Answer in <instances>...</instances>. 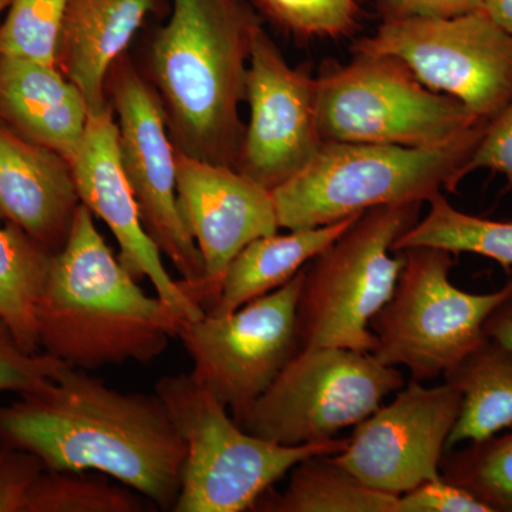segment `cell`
<instances>
[{"mask_svg":"<svg viewBox=\"0 0 512 512\" xmlns=\"http://www.w3.org/2000/svg\"><path fill=\"white\" fill-rule=\"evenodd\" d=\"M323 141L437 147L485 120L434 92L399 60L359 55L316 79Z\"/></svg>","mask_w":512,"mask_h":512,"instance_id":"8","label":"cell"},{"mask_svg":"<svg viewBox=\"0 0 512 512\" xmlns=\"http://www.w3.org/2000/svg\"><path fill=\"white\" fill-rule=\"evenodd\" d=\"M53 255L16 225L0 227V322L28 353L42 352L37 306Z\"/></svg>","mask_w":512,"mask_h":512,"instance_id":"23","label":"cell"},{"mask_svg":"<svg viewBox=\"0 0 512 512\" xmlns=\"http://www.w3.org/2000/svg\"><path fill=\"white\" fill-rule=\"evenodd\" d=\"M386 18H456L483 10L484 0H379Z\"/></svg>","mask_w":512,"mask_h":512,"instance_id":"33","label":"cell"},{"mask_svg":"<svg viewBox=\"0 0 512 512\" xmlns=\"http://www.w3.org/2000/svg\"><path fill=\"white\" fill-rule=\"evenodd\" d=\"M484 332L487 339L512 349V295L491 313Z\"/></svg>","mask_w":512,"mask_h":512,"instance_id":"34","label":"cell"},{"mask_svg":"<svg viewBox=\"0 0 512 512\" xmlns=\"http://www.w3.org/2000/svg\"><path fill=\"white\" fill-rule=\"evenodd\" d=\"M360 214L315 228L286 229L249 242L229 264L220 295L205 313L227 315L275 291L328 248Z\"/></svg>","mask_w":512,"mask_h":512,"instance_id":"20","label":"cell"},{"mask_svg":"<svg viewBox=\"0 0 512 512\" xmlns=\"http://www.w3.org/2000/svg\"><path fill=\"white\" fill-rule=\"evenodd\" d=\"M181 319L140 288L101 237L92 212L80 205L37 306L40 350L87 372L150 363L177 338Z\"/></svg>","mask_w":512,"mask_h":512,"instance_id":"3","label":"cell"},{"mask_svg":"<svg viewBox=\"0 0 512 512\" xmlns=\"http://www.w3.org/2000/svg\"><path fill=\"white\" fill-rule=\"evenodd\" d=\"M42 461L28 451L0 444V512H28Z\"/></svg>","mask_w":512,"mask_h":512,"instance_id":"30","label":"cell"},{"mask_svg":"<svg viewBox=\"0 0 512 512\" xmlns=\"http://www.w3.org/2000/svg\"><path fill=\"white\" fill-rule=\"evenodd\" d=\"M167 0H69L57 45L56 66L79 87L97 114L110 106L106 82L144 20Z\"/></svg>","mask_w":512,"mask_h":512,"instance_id":"19","label":"cell"},{"mask_svg":"<svg viewBox=\"0 0 512 512\" xmlns=\"http://www.w3.org/2000/svg\"><path fill=\"white\" fill-rule=\"evenodd\" d=\"M10 0H0V13L5 12L8 9Z\"/></svg>","mask_w":512,"mask_h":512,"instance_id":"36","label":"cell"},{"mask_svg":"<svg viewBox=\"0 0 512 512\" xmlns=\"http://www.w3.org/2000/svg\"><path fill=\"white\" fill-rule=\"evenodd\" d=\"M249 120L239 153V173L274 191L296 177L325 143L316 109V79L286 62L264 29L249 55Z\"/></svg>","mask_w":512,"mask_h":512,"instance_id":"14","label":"cell"},{"mask_svg":"<svg viewBox=\"0 0 512 512\" xmlns=\"http://www.w3.org/2000/svg\"><path fill=\"white\" fill-rule=\"evenodd\" d=\"M397 512H493L464 488L443 477L426 481L397 497Z\"/></svg>","mask_w":512,"mask_h":512,"instance_id":"31","label":"cell"},{"mask_svg":"<svg viewBox=\"0 0 512 512\" xmlns=\"http://www.w3.org/2000/svg\"><path fill=\"white\" fill-rule=\"evenodd\" d=\"M266 18L302 37L336 39L355 29L360 0H254Z\"/></svg>","mask_w":512,"mask_h":512,"instance_id":"28","label":"cell"},{"mask_svg":"<svg viewBox=\"0 0 512 512\" xmlns=\"http://www.w3.org/2000/svg\"><path fill=\"white\" fill-rule=\"evenodd\" d=\"M175 161L178 208L204 262V281L191 299L205 312L220 295L232 259L281 227L274 195L264 185L227 165L181 153Z\"/></svg>","mask_w":512,"mask_h":512,"instance_id":"15","label":"cell"},{"mask_svg":"<svg viewBox=\"0 0 512 512\" xmlns=\"http://www.w3.org/2000/svg\"><path fill=\"white\" fill-rule=\"evenodd\" d=\"M0 444L46 470L106 474L163 511L174 510L187 457L157 394L120 392L76 367L0 407Z\"/></svg>","mask_w":512,"mask_h":512,"instance_id":"1","label":"cell"},{"mask_svg":"<svg viewBox=\"0 0 512 512\" xmlns=\"http://www.w3.org/2000/svg\"><path fill=\"white\" fill-rule=\"evenodd\" d=\"M258 16L242 0H173L150 45L148 82L184 156L237 170Z\"/></svg>","mask_w":512,"mask_h":512,"instance_id":"2","label":"cell"},{"mask_svg":"<svg viewBox=\"0 0 512 512\" xmlns=\"http://www.w3.org/2000/svg\"><path fill=\"white\" fill-rule=\"evenodd\" d=\"M80 205L72 163L0 124V221L57 254Z\"/></svg>","mask_w":512,"mask_h":512,"instance_id":"17","label":"cell"},{"mask_svg":"<svg viewBox=\"0 0 512 512\" xmlns=\"http://www.w3.org/2000/svg\"><path fill=\"white\" fill-rule=\"evenodd\" d=\"M461 394L447 451L512 429V349L485 339L444 375Z\"/></svg>","mask_w":512,"mask_h":512,"instance_id":"21","label":"cell"},{"mask_svg":"<svg viewBox=\"0 0 512 512\" xmlns=\"http://www.w3.org/2000/svg\"><path fill=\"white\" fill-rule=\"evenodd\" d=\"M156 394L187 447L174 512H242L296 464L338 454L348 439L284 446L248 433L191 373L161 377Z\"/></svg>","mask_w":512,"mask_h":512,"instance_id":"5","label":"cell"},{"mask_svg":"<svg viewBox=\"0 0 512 512\" xmlns=\"http://www.w3.org/2000/svg\"><path fill=\"white\" fill-rule=\"evenodd\" d=\"M483 10L512 35V0H484Z\"/></svg>","mask_w":512,"mask_h":512,"instance_id":"35","label":"cell"},{"mask_svg":"<svg viewBox=\"0 0 512 512\" xmlns=\"http://www.w3.org/2000/svg\"><path fill=\"white\" fill-rule=\"evenodd\" d=\"M421 202L362 212L303 268L299 293L302 348L372 353L370 322L392 298L403 266L393 245L420 220Z\"/></svg>","mask_w":512,"mask_h":512,"instance_id":"6","label":"cell"},{"mask_svg":"<svg viewBox=\"0 0 512 512\" xmlns=\"http://www.w3.org/2000/svg\"><path fill=\"white\" fill-rule=\"evenodd\" d=\"M441 477L464 488L493 512H512V429L490 439L450 450Z\"/></svg>","mask_w":512,"mask_h":512,"instance_id":"26","label":"cell"},{"mask_svg":"<svg viewBox=\"0 0 512 512\" xmlns=\"http://www.w3.org/2000/svg\"><path fill=\"white\" fill-rule=\"evenodd\" d=\"M429 211L407 229L393 252L413 247L444 249L451 254H473L512 266V222L485 220L458 211L443 192L431 198Z\"/></svg>","mask_w":512,"mask_h":512,"instance_id":"24","label":"cell"},{"mask_svg":"<svg viewBox=\"0 0 512 512\" xmlns=\"http://www.w3.org/2000/svg\"><path fill=\"white\" fill-rule=\"evenodd\" d=\"M72 167L80 202L109 227L119 244L124 268L137 281L147 278L158 298L181 318H201L204 309L168 274L160 249L141 221L133 188L121 164L119 126L111 106L90 114Z\"/></svg>","mask_w":512,"mask_h":512,"instance_id":"16","label":"cell"},{"mask_svg":"<svg viewBox=\"0 0 512 512\" xmlns=\"http://www.w3.org/2000/svg\"><path fill=\"white\" fill-rule=\"evenodd\" d=\"M106 92L119 126L121 164L141 221L161 255L177 269L180 284L191 298L204 281V262L178 208L177 151L156 90L124 53L111 66Z\"/></svg>","mask_w":512,"mask_h":512,"instance_id":"12","label":"cell"},{"mask_svg":"<svg viewBox=\"0 0 512 512\" xmlns=\"http://www.w3.org/2000/svg\"><path fill=\"white\" fill-rule=\"evenodd\" d=\"M90 110L56 64L0 57V124L73 163Z\"/></svg>","mask_w":512,"mask_h":512,"instance_id":"18","label":"cell"},{"mask_svg":"<svg viewBox=\"0 0 512 512\" xmlns=\"http://www.w3.org/2000/svg\"><path fill=\"white\" fill-rule=\"evenodd\" d=\"M69 0H10L0 23V57L56 64Z\"/></svg>","mask_w":512,"mask_h":512,"instance_id":"27","label":"cell"},{"mask_svg":"<svg viewBox=\"0 0 512 512\" xmlns=\"http://www.w3.org/2000/svg\"><path fill=\"white\" fill-rule=\"evenodd\" d=\"M303 268L288 284L237 311L180 320L177 339L191 357V375L238 424L302 349L296 309Z\"/></svg>","mask_w":512,"mask_h":512,"instance_id":"11","label":"cell"},{"mask_svg":"<svg viewBox=\"0 0 512 512\" xmlns=\"http://www.w3.org/2000/svg\"><path fill=\"white\" fill-rule=\"evenodd\" d=\"M353 53L399 60L424 86L490 121L512 99V35L484 10L456 18H386Z\"/></svg>","mask_w":512,"mask_h":512,"instance_id":"10","label":"cell"},{"mask_svg":"<svg viewBox=\"0 0 512 512\" xmlns=\"http://www.w3.org/2000/svg\"><path fill=\"white\" fill-rule=\"evenodd\" d=\"M67 367L72 366L45 352H25L0 322V393L13 392L20 396L39 393Z\"/></svg>","mask_w":512,"mask_h":512,"instance_id":"29","label":"cell"},{"mask_svg":"<svg viewBox=\"0 0 512 512\" xmlns=\"http://www.w3.org/2000/svg\"><path fill=\"white\" fill-rule=\"evenodd\" d=\"M478 168L497 171L512 180V99L485 126L480 143L468 163V174Z\"/></svg>","mask_w":512,"mask_h":512,"instance_id":"32","label":"cell"},{"mask_svg":"<svg viewBox=\"0 0 512 512\" xmlns=\"http://www.w3.org/2000/svg\"><path fill=\"white\" fill-rule=\"evenodd\" d=\"M110 478V477H109ZM106 474L45 470L36 481L28 512H143L153 505ZM154 507V505H153Z\"/></svg>","mask_w":512,"mask_h":512,"instance_id":"25","label":"cell"},{"mask_svg":"<svg viewBox=\"0 0 512 512\" xmlns=\"http://www.w3.org/2000/svg\"><path fill=\"white\" fill-rule=\"evenodd\" d=\"M402 271L389 302L370 330L372 355L387 366H403L417 382L454 369L487 339L485 322L512 295V278L494 292L471 293L451 282V252L431 247L402 249Z\"/></svg>","mask_w":512,"mask_h":512,"instance_id":"7","label":"cell"},{"mask_svg":"<svg viewBox=\"0 0 512 512\" xmlns=\"http://www.w3.org/2000/svg\"><path fill=\"white\" fill-rule=\"evenodd\" d=\"M487 124L437 147L325 141L305 170L272 191L279 227H322L456 191Z\"/></svg>","mask_w":512,"mask_h":512,"instance_id":"4","label":"cell"},{"mask_svg":"<svg viewBox=\"0 0 512 512\" xmlns=\"http://www.w3.org/2000/svg\"><path fill=\"white\" fill-rule=\"evenodd\" d=\"M460 407L461 394L450 383L426 387L412 379L392 402L356 424L332 458L369 487L399 497L441 477Z\"/></svg>","mask_w":512,"mask_h":512,"instance_id":"13","label":"cell"},{"mask_svg":"<svg viewBox=\"0 0 512 512\" xmlns=\"http://www.w3.org/2000/svg\"><path fill=\"white\" fill-rule=\"evenodd\" d=\"M403 387V373L372 353L302 348L239 426L284 446L325 443L365 420Z\"/></svg>","mask_w":512,"mask_h":512,"instance_id":"9","label":"cell"},{"mask_svg":"<svg viewBox=\"0 0 512 512\" xmlns=\"http://www.w3.org/2000/svg\"><path fill=\"white\" fill-rule=\"evenodd\" d=\"M252 511L397 512V495L375 490L340 466L332 454H318L289 471L282 493L269 488Z\"/></svg>","mask_w":512,"mask_h":512,"instance_id":"22","label":"cell"}]
</instances>
